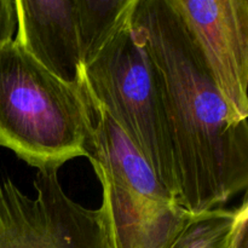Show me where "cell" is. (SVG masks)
I'll return each mask as SVG.
<instances>
[{"label": "cell", "instance_id": "6da1fadb", "mask_svg": "<svg viewBox=\"0 0 248 248\" xmlns=\"http://www.w3.org/2000/svg\"><path fill=\"white\" fill-rule=\"evenodd\" d=\"M131 26L154 67L173 145L178 202L217 208L248 186V124L220 93L169 0H137Z\"/></svg>", "mask_w": 248, "mask_h": 248}, {"label": "cell", "instance_id": "7a4b0ae2", "mask_svg": "<svg viewBox=\"0 0 248 248\" xmlns=\"http://www.w3.org/2000/svg\"><path fill=\"white\" fill-rule=\"evenodd\" d=\"M91 130L84 90L55 77L15 39L0 46V147L38 171L60 170L86 157Z\"/></svg>", "mask_w": 248, "mask_h": 248}, {"label": "cell", "instance_id": "3957f363", "mask_svg": "<svg viewBox=\"0 0 248 248\" xmlns=\"http://www.w3.org/2000/svg\"><path fill=\"white\" fill-rule=\"evenodd\" d=\"M132 15V14H131ZM131 15L84 65L85 94L123 130L162 186L178 201L173 145L154 67Z\"/></svg>", "mask_w": 248, "mask_h": 248}, {"label": "cell", "instance_id": "277c9868", "mask_svg": "<svg viewBox=\"0 0 248 248\" xmlns=\"http://www.w3.org/2000/svg\"><path fill=\"white\" fill-rule=\"evenodd\" d=\"M86 99L92 119L86 157L108 203L114 248H166L190 212L162 186L113 119Z\"/></svg>", "mask_w": 248, "mask_h": 248}, {"label": "cell", "instance_id": "5b68a950", "mask_svg": "<svg viewBox=\"0 0 248 248\" xmlns=\"http://www.w3.org/2000/svg\"><path fill=\"white\" fill-rule=\"evenodd\" d=\"M35 198L0 181V248H114L107 200L86 208L65 194L58 170L38 171Z\"/></svg>", "mask_w": 248, "mask_h": 248}, {"label": "cell", "instance_id": "8992f818", "mask_svg": "<svg viewBox=\"0 0 248 248\" xmlns=\"http://www.w3.org/2000/svg\"><path fill=\"white\" fill-rule=\"evenodd\" d=\"M232 113L248 116L247 0H169Z\"/></svg>", "mask_w": 248, "mask_h": 248}, {"label": "cell", "instance_id": "52a82bcc", "mask_svg": "<svg viewBox=\"0 0 248 248\" xmlns=\"http://www.w3.org/2000/svg\"><path fill=\"white\" fill-rule=\"evenodd\" d=\"M16 10L18 45L63 82L82 90L75 0H16Z\"/></svg>", "mask_w": 248, "mask_h": 248}, {"label": "cell", "instance_id": "ba28073f", "mask_svg": "<svg viewBox=\"0 0 248 248\" xmlns=\"http://www.w3.org/2000/svg\"><path fill=\"white\" fill-rule=\"evenodd\" d=\"M137 0H75L77 26L84 65L91 62L121 23L132 14Z\"/></svg>", "mask_w": 248, "mask_h": 248}, {"label": "cell", "instance_id": "9c48e42d", "mask_svg": "<svg viewBox=\"0 0 248 248\" xmlns=\"http://www.w3.org/2000/svg\"><path fill=\"white\" fill-rule=\"evenodd\" d=\"M235 210L190 213L166 248H228Z\"/></svg>", "mask_w": 248, "mask_h": 248}, {"label": "cell", "instance_id": "30bf717a", "mask_svg": "<svg viewBox=\"0 0 248 248\" xmlns=\"http://www.w3.org/2000/svg\"><path fill=\"white\" fill-rule=\"evenodd\" d=\"M248 203L244 202L235 210L234 220L228 237V248H248Z\"/></svg>", "mask_w": 248, "mask_h": 248}, {"label": "cell", "instance_id": "8fae6325", "mask_svg": "<svg viewBox=\"0 0 248 248\" xmlns=\"http://www.w3.org/2000/svg\"><path fill=\"white\" fill-rule=\"evenodd\" d=\"M16 29V0H0V46L14 40Z\"/></svg>", "mask_w": 248, "mask_h": 248}]
</instances>
